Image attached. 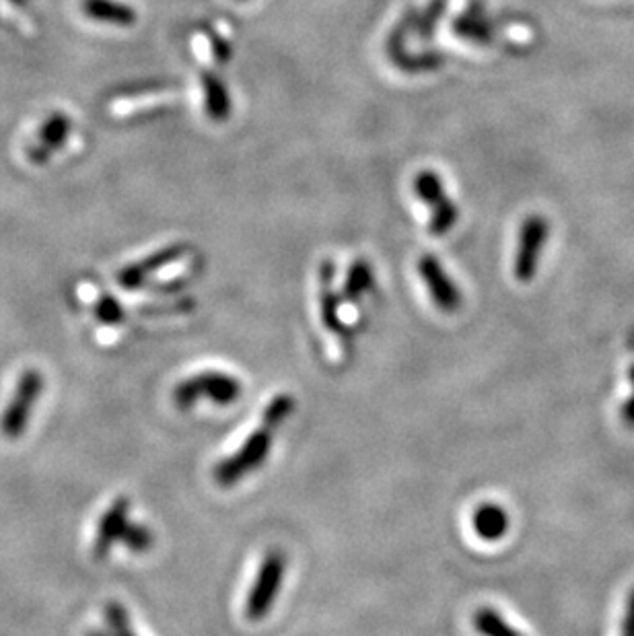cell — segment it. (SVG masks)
Wrapping results in <instances>:
<instances>
[{
	"label": "cell",
	"instance_id": "cell-1",
	"mask_svg": "<svg viewBox=\"0 0 634 636\" xmlns=\"http://www.w3.org/2000/svg\"><path fill=\"white\" fill-rule=\"evenodd\" d=\"M243 385L225 371H202L180 381L173 390V404L180 410H192L200 400L215 406H231L241 398Z\"/></svg>",
	"mask_w": 634,
	"mask_h": 636
},
{
	"label": "cell",
	"instance_id": "cell-2",
	"mask_svg": "<svg viewBox=\"0 0 634 636\" xmlns=\"http://www.w3.org/2000/svg\"><path fill=\"white\" fill-rule=\"evenodd\" d=\"M274 429L266 427L260 422V429H256L248 439L241 443V447L229 453L225 459L215 466L213 478L219 486L229 488L239 484L254 472H258L272 453L274 447Z\"/></svg>",
	"mask_w": 634,
	"mask_h": 636
},
{
	"label": "cell",
	"instance_id": "cell-3",
	"mask_svg": "<svg viewBox=\"0 0 634 636\" xmlns=\"http://www.w3.org/2000/svg\"><path fill=\"white\" fill-rule=\"evenodd\" d=\"M287 567L289 560L280 550H268L260 562V569L256 573V579L245 595V618L250 622H260L266 618L274 602L280 595V587L285 583L287 577Z\"/></svg>",
	"mask_w": 634,
	"mask_h": 636
},
{
	"label": "cell",
	"instance_id": "cell-4",
	"mask_svg": "<svg viewBox=\"0 0 634 636\" xmlns=\"http://www.w3.org/2000/svg\"><path fill=\"white\" fill-rule=\"evenodd\" d=\"M44 392V377L40 371L27 369L15 387V396L11 398L7 410L0 416V433L7 439H17L25 433L27 422L33 410V404L40 400Z\"/></svg>",
	"mask_w": 634,
	"mask_h": 636
},
{
	"label": "cell",
	"instance_id": "cell-5",
	"mask_svg": "<svg viewBox=\"0 0 634 636\" xmlns=\"http://www.w3.org/2000/svg\"><path fill=\"white\" fill-rule=\"evenodd\" d=\"M548 237H550V225L544 217L532 215L521 223L517 252L513 260V274L519 282H532L536 278Z\"/></svg>",
	"mask_w": 634,
	"mask_h": 636
},
{
	"label": "cell",
	"instance_id": "cell-6",
	"mask_svg": "<svg viewBox=\"0 0 634 636\" xmlns=\"http://www.w3.org/2000/svg\"><path fill=\"white\" fill-rule=\"evenodd\" d=\"M414 190L416 194L425 200L433 210L431 217V233L441 237L449 233L457 221V208L455 204L447 198L443 182L435 171H420L414 178Z\"/></svg>",
	"mask_w": 634,
	"mask_h": 636
},
{
	"label": "cell",
	"instance_id": "cell-7",
	"mask_svg": "<svg viewBox=\"0 0 634 636\" xmlns=\"http://www.w3.org/2000/svg\"><path fill=\"white\" fill-rule=\"evenodd\" d=\"M418 274L425 282V287L429 291L431 301L437 305L439 311L443 313H455L460 311L464 297L460 287L455 285L453 278L445 272L443 264L439 262V258L427 254L418 260Z\"/></svg>",
	"mask_w": 634,
	"mask_h": 636
},
{
	"label": "cell",
	"instance_id": "cell-8",
	"mask_svg": "<svg viewBox=\"0 0 634 636\" xmlns=\"http://www.w3.org/2000/svg\"><path fill=\"white\" fill-rule=\"evenodd\" d=\"M130 501L126 497H118L110 509L105 511L99 519L97 534H95V544H93V554L95 558H105L110 554V550L122 540L124 529L130 523Z\"/></svg>",
	"mask_w": 634,
	"mask_h": 636
},
{
	"label": "cell",
	"instance_id": "cell-9",
	"mask_svg": "<svg viewBox=\"0 0 634 636\" xmlns=\"http://www.w3.org/2000/svg\"><path fill=\"white\" fill-rule=\"evenodd\" d=\"M320 280H322V293H320L322 324L326 326L328 332H332L334 336H340L344 340V344H348L350 330L346 328V324L342 322V317H340V301H338L336 291H334V266L330 262L322 264Z\"/></svg>",
	"mask_w": 634,
	"mask_h": 636
},
{
	"label": "cell",
	"instance_id": "cell-10",
	"mask_svg": "<svg viewBox=\"0 0 634 636\" xmlns=\"http://www.w3.org/2000/svg\"><path fill=\"white\" fill-rule=\"evenodd\" d=\"M472 527L480 540L499 542L507 536L511 519L509 513L497 503H482L472 515Z\"/></svg>",
	"mask_w": 634,
	"mask_h": 636
},
{
	"label": "cell",
	"instance_id": "cell-11",
	"mask_svg": "<svg viewBox=\"0 0 634 636\" xmlns=\"http://www.w3.org/2000/svg\"><path fill=\"white\" fill-rule=\"evenodd\" d=\"M184 252V247H167V250L157 252L155 256L147 258L145 262L140 264H132L128 268H124L118 276V282L124 289H138L145 285V280L151 276V272L167 266L169 262H173L180 254Z\"/></svg>",
	"mask_w": 634,
	"mask_h": 636
},
{
	"label": "cell",
	"instance_id": "cell-12",
	"mask_svg": "<svg viewBox=\"0 0 634 636\" xmlns=\"http://www.w3.org/2000/svg\"><path fill=\"white\" fill-rule=\"evenodd\" d=\"M68 118L62 114H54L46 120V124L40 130V138L35 143L33 151H29V159L31 163H44L52 151H56L68 134Z\"/></svg>",
	"mask_w": 634,
	"mask_h": 636
},
{
	"label": "cell",
	"instance_id": "cell-13",
	"mask_svg": "<svg viewBox=\"0 0 634 636\" xmlns=\"http://www.w3.org/2000/svg\"><path fill=\"white\" fill-rule=\"evenodd\" d=\"M83 13L95 21L112 23V25H132L136 21V13L116 0H83Z\"/></svg>",
	"mask_w": 634,
	"mask_h": 636
},
{
	"label": "cell",
	"instance_id": "cell-14",
	"mask_svg": "<svg viewBox=\"0 0 634 636\" xmlns=\"http://www.w3.org/2000/svg\"><path fill=\"white\" fill-rule=\"evenodd\" d=\"M373 270H371V264L369 262H355L352 264V268L348 270V276L344 280V287H342V293H344V299L346 301H352L357 303L361 301L371 289H373Z\"/></svg>",
	"mask_w": 634,
	"mask_h": 636
},
{
	"label": "cell",
	"instance_id": "cell-15",
	"mask_svg": "<svg viewBox=\"0 0 634 636\" xmlns=\"http://www.w3.org/2000/svg\"><path fill=\"white\" fill-rule=\"evenodd\" d=\"M202 83H204V91H206L208 116L213 120H227L229 112H231V99H229L225 85L213 75H206Z\"/></svg>",
	"mask_w": 634,
	"mask_h": 636
},
{
	"label": "cell",
	"instance_id": "cell-16",
	"mask_svg": "<svg viewBox=\"0 0 634 636\" xmlns=\"http://www.w3.org/2000/svg\"><path fill=\"white\" fill-rule=\"evenodd\" d=\"M472 622L480 636H521L495 608L476 610Z\"/></svg>",
	"mask_w": 634,
	"mask_h": 636
},
{
	"label": "cell",
	"instance_id": "cell-17",
	"mask_svg": "<svg viewBox=\"0 0 634 636\" xmlns=\"http://www.w3.org/2000/svg\"><path fill=\"white\" fill-rule=\"evenodd\" d=\"M295 408H297V402L291 394H278L266 404V408L262 412V424H266V427L276 431L293 416Z\"/></svg>",
	"mask_w": 634,
	"mask_h": 636
},
{
	"label": "cell",
	"instance_id": "cell-18",
	"mask_svg": "<svg viewBox=\"0 0 634 636\" xmlns=\"http://www.w3.org/2000/svg\"><path fill=\"white\" fill-rule=\"evenodd\" d=\"M120 544H124L130 552H147L153 548L155 536H153L151 529L143 523H128Z\"/></svg>",
	"mask_w": 634,
	"mask_h": 636
},
{
	"label": "cell",
	"instance_id": "cell-19",
	"mask_svg": "<svg viewBox=\"0 0 634 636\" xmlns=\"http://www.w3.org/2000/svg\"><path fill=\"white\" fill-rule=\"evenodd\" d=\"M105 618H108L110 636H136L130 626V616L122 604L110 602L105 608Z\"/></svg>",
	"mask_w": 634,
	"mask_h": 636
},
{
	"label": "cell",
	"instance_id": "cell-20",
	"mask_svg": "<svg viewBox=\"0 0 634 636\" xmlns=\"http://www.w3.org/2000/svg\"><path fill=\"white\" fill-rule=\"evenodd\" d=\"M95 315L103 324H118L124 320V309L114 297H103L95 307Z\"/></svg>",
	"mask_w": 634,
	"mask_h": 636
},
{
	"label": "cell",
	"instance_id": "cell-21",
	"mask_svg": "<svg viewBox=\"0 0 634 636\" xmlns=\"http://www.w3.org/2000/svg\"><path fill=\"white\" fill-rule=\"evenodd\" d=\"M628 381H630L632 392H630V396L626 398V402L622 406V422L626 424V429L634 431V365L628 371Z\"/></svg>",
	"mask_w": 634,
	"mask_h": 636
},
{
	"label": "cell",
	"instance_id": "cell-22",
	"mask_svg": "<svg viewBox=\"0 0 634 636\" xmlns=\"http://www.w3.org/2000/svg\"><path fill=\"white\" fill-rule=\"evenodd\" d=\"M620 636H634V589L628 593V599H626V610H624Z\"/></svg>",
	"mask_w": 634,
	"mask_h": 636
},
{
	"label": "cell",
	"instance_id": "cell-23",
	"mask_svg": "<svg viewBox=\"0 0 634 636\" xmlns=\"http://www.w3.org/2000/svg\"><path fill=\"white\" fill-rule=\"evenodd\" d=\"M17 3H25V0H17Z\"/></svg>",
	"mask_w": 634,
	"mask_h": 636
}]
</instances>
